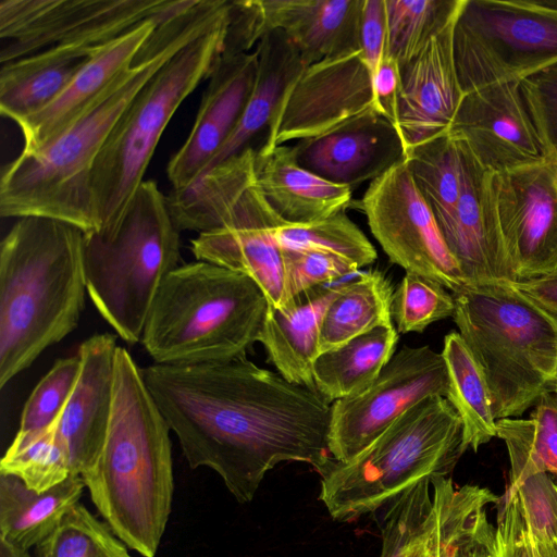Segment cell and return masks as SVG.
Returning a JSON list of instances; mask_svg holds the SVG:
<instances>
[{
    "label": "cell",
    "mask_w": 557,
    "mask_h": 557,
    "mask_svg": "<svg viewBox=\"0 0 557 557\" xmlns=\"http://www.w3.org/2000/svg\"><path fill=\"white\" fill-rule=\"evenodd\" d=\"M431 479L411 486L386 505L380 557H413L431 531Z\"/></svg>",
    "instance_id": "obj_37"
},
{
    "label": "cell",
    "mask_w": 557,
    "mask_h": 557,
    "mask_svg": "<svg viewBox=\"0 0 557 557\" xmlns=\"http://www.w3.org/2000/svg\"><path fill=\"white\" fill-rule=\"evenodd\" d=\"M442 356L448 374L446 399L461 419L466 449L478 451L496 437V419L486 379L457 331L445 336Z\"/></svg>",
    "instance_id": "obj_32"
},
{
    "label": "cell",
    "mask_w": 557,
    "mask_h": 557,
    "mask_svg": "<svg viewBox=\"0 0 557 557\" xmlns=\"http://www.w3.org/2000/svg\"><path fill=\"white\" fill-rule=\"evenodd\" d=\"M393 293L391 282L379 270L363 272L357 278L339 285L322 320L320 354L337 348L375 327L393 325Z\"/></svg>",
    "instance_id": "obj_31"
},
{
    "label": "cell",
    "mask_w": 557,
    "mask_h": 557,
    "mask_svg": "<svg viewBox=\"0 0 557 557\" xmlns=\"http://www.w3.org/2000/svg\"><path fill=\"white\" fill-rule=\"evenodd\" d=\"M453 319L486 379L494 418H519L557 373V318L511 281L454 293Z\"/></svg>",
    "instance_id": "obj_6"
},
{
    "label": "cell",
    "mask_w": 557,
    "mask_h": 557,
    "mask_svg": "<svg viewBox=\"0 0 557 557\" xmlns=\"http://www.w3.org/2000/svg\"><path fill=\"white\" fill-rule=\"evenodd\" d=\"M57 421L40 432H17L0 461V472L20 478L39 493L71 475L65 449L57 434Z\"/></svg>",
    "instance_id": "obj_36"
},
{
    "label": "cell",
    "mask_w": 557,
    "mask_h": 557,
    "mask_svg": "<svg viewBox=\"0 0 557 557\" xmlns=\"http://www.w3.org/2000/svg\"><path fill=\"white\" fill-rule=\"evenodd\" d=\"M36 557H46L45 554L42 553V550L40 548H38V547H37Z\"/></svg>",
    "instance_id": "obj_50"
},
{
    "label": "cell",
    "mask_w": 557,
    "mask_h": 557,
    "mask_svg": "<svg viewBox=\"0 0 557 557\" xmlns=\"http://www.w3.org/2000/svg\"><path fill=\"white\" fill-rule=\"evenodd\" d=\"M388 54L400 69L457 16L462 0H385Z\"/></svg>",
    "instance_id": "obj_34"
},
{
    "label": "cell",
    "mask_w": 557,
    "mask_h": 557,
    "mask_svg": "<svg viewBox=\"0 0 557 557\" xmlns=\"http://www.w3.org/2000/svg\"><path fill=\"white\" fill-rule=\"evenodd\" d=\"M264 35L281 29L308 66L360 51L363 0H261Z\"/></svg>",
    "instance_id": "obj_23"
},
{
    "label": "cell",
    "mask_w": 557,
    "mask_h": 557,
    "mask_svg": "<svg viewBox=\"0 0 557 557\" xmlns=\"http://www.w3.org/2000/svg\"><path fill=\"white\" fill-rule=\"evenodd\" d=\"M398 332L379 326L318 356L313 364L317 392L330 404L364 392L395 354Z\"/></svg>",
    "instance_id": "obj_30"
},
{
    "label": "cell",
    "mask_w": 557,
    "mask_h": 557,
    "mask_svg": "<svg viewBox=\"0 0 557 557\" xmlns=\"http://www.w3.org/2000/svg\"><path fill=\"white\" fill-rule=\"evenodd\" d=\"M227 24L228 16L177 51L117 120L91 172L97 233L111 234L119 226L171 117L209 77L223 50Z\"/></svg>",
    "instance_id": "obj_9"
},
{
    "label": "cell",
    "mask_w": 557,
    "mask_h": 557,
    "mask_svg": "<svg viewBox=\"0 0 557 557\" xmlns=\"http://www.w3.org/2000/svg\"><path fill=\"white\" fill-rule=\"evenodd\" d=\"M141 374L189 468L215 471L239 504L253 499L280 462H306L321 473L333 459L330 403L246 355L211 363H153Z\"/></svg>",
    "instance_id": "obj_1"
},
{
    "label": "cell",
    "mask_w": 557,
    "mask_h": 557,
    "mask_svg": "<svg viewBox=\"0 0 557 557\" xmlns=\"http://www.w3.org/2000/svg\"><path fill=\"white\" fill-rule=\"evenodd\" d=\"M257 69L256 50L239 53L222 50L208 77L194 126L168 163L172 189H185L206 173L244 112Z\"/></svg>",
    "instance_id": "obj_17"
},
{
    "label": "cell",
    "mask_w": 557,
    "mask_h": 557,
    "mask_svg": "<svg viewBox=\"0 0 557 557\" xmlns=\"http://www.w3.org/2000/svg\"><path fill=\"white\" fill-rule=\"evenodd\" d=\"M554 384H557V373H556L555 381L553 382V384H552V385H554Z\"/></svg>",
    "instance_id": "obj_52"
},
{
    "label": "cell",
    "mask_w": 557,
    "mask_h": 557,
    "mask_svg": "<svg viewBox=\"0 0 557 557\" xmlns=\"http://www.w3.org/2000/svg\"><path fill=\"white\" fill-rule=\"evenodd\" d=\"M455 20L401 69L397 126L406 148L448 132L465 95L454 60Z\"/></svg>",
    "instance_id": "obj_21"
},
{
    "label": "cell",
    "mask_w": 557,
    "mask_h": 557,
    "mask_svg": "<svg viewBox=\"0 0 557 557\" xmlns=\"http://www.w3.org/2000/svg\"><path fill=\"white\" fill-rule=\"evenodd\" d=\"M552 389L557 391V384L553 385Z\"/></svg>",
    "instance_id": "obj_51"
},
{
    "label": "cell",
    "mask_w": 557,
    "mask_h": 557,
    "mask_svg": "<svg viewBox=\"0 0 557 557\" xmlns=\"http://www.w3.org/2000/svg\"><path fill=\"white\" fill-rule=\"evenodd\" d=\"M466 450L455 408L445 397H429L350 460L333 458L320 473L319 498L333 520L354 521L422 480L447 476Z\"/></svg>",
    "instance_id": "obj_7"
},
{
    "label": "cell",
    "mask_w": 557,
    "mask_h": 557,
    "mask_svg": "<svg viewBox=\"0 0 557 557\" xmlns=\"http://www.w3.org/2000/svg\"><path fill=\"white\" fill-rule=\"evenodd\" d=\"M275 239L281 249L329 252L354 262L359 269L377 258L374 246L345 210L309 223H284L276 228Z\"/></svg>",
    "instance_id": "obj_35"
},
{
    "label": "cell",
    "mask_w": 557,
    "mask_h": 557,
    "mask_svg": "<svg viewBox=\"0 0 557 557\" xmlns=\"http://www.w3.org/2000/svg\"><path fill=\"white\" fill-rule=\"evenodd\" d=\"M338 290L339 285L317 287L286 311L269 305L258 342L263 345L268 360L288 382L315 389L313 364L320 355L322 320Z\"/></svg>",
    "instance_id": "obj_26"
},
{
    "label": "cell",
    "mask_w": 557,
    "mask_h": 557,
    "mask_svg": "<svg viewBox=\"0 0 557 557\" xmlns=\"http://www.w3.org/2000/svg\"><path fill=\"white\" fill-rule=\"evenodd\" d=\"M454 295L442 284L406 272L392 296L391 314L398 333H422L433 322L454 315Z\"/></svg>",
    "instance_id": "obj_39"
},
{
    "label": "cell",
    "mask_w": 557,
    "mask_h": 557,
    "mask_svg": "<svg viewBox=\"0 0 557 557\" xmlns=\"http://www.w3.org/2000/svg\"><path fill=\"white\" fill-rule=\"evenodd\" d=\"M457 139L461 150V190L441 233L468 284L513 282L499 227L494 173L479 162L463 140Z\"/></svg>",
    "instance_id": "obj_18"
},
{
    "label": "cell",
    "mask_w": 557,
    "mask_h": 557,
    "mask_svg": "<svg viewBox=\"0 0 557 557\" xmlns=\"http://www.w3.org/2000/svg\"><path fill=\"white\" fill-rule=\"evenodd\" d=\"M428 540H429V536H428ZM428 540L423 544V546L416 553V555L413 557H431V552L429 548Z\"/></svg>",
    "instance_id": "obj_49"
},
{
    "label": "cell",
    "mask_w": 557,
    "mask_h": 557,
    "mask_svg": "<svg viewBox=\"0 0 557 557\" xmlns=\"http://www.w3.org/2000/svg\"><path fill=\"white\" fill-rule=\"evenodd\" d=\"M292 150L301 168L350 188L372 182L406 157L398 127L377 111L322 135L298 140Z\"/></svg>",
    "instance_id": "obj_19"
},
{
    "label": "cell",
    "mask_w": 557,
    "mask_h": 557,
    "mask_svg": "<svg viewBox=\"0 0 557 557\" xmlns=\"http://www.w3.org/2000/svg\"><path fill=\"white\" fill-rule=\"evenodd\" d=\"M513 284L536 305L557 318V271Z\"/></svg>",
    "instance_id": "obj_46"
},
{
    "label": "cell",
    "mask_w": 557,
    "mask_h": 557,
    "mask_svg": "<svg viewBox=\"0 0 557 557\" xmlns=\"http://www.w3.org/2000/svg\"><path fill=\"white\" fill-rule=\"evenodd\" d=\"M371 111L380 112L360 51L321 60L286 87L258 151L322 135Z\"/></svg>",
    "instance_id": "obj_14"
},
{
    "label": "cell",
    "mask_w": 557,
    "mask_h": 557,
    "mask_svg": "<svg viewBox=\"0 0 557 557\" xmlns=\"http://www.w3.org/2000/svg\"><path fill=\"white\" fill-rule=\"evenodd\" d=\"M0 557H32L27 549L0 539Z\"/></svg>",
    "instance_id": "obj_48"
},
{
    "label": "cell",
    "mask_w": 557,
    "mask_h": 557,
    "mask_svg": "<svg viewBox=\"0 0 557 557\" xmlns=\"http://www.w3.org/2000/svg\"><path fill=\"white\" fill-rule=\"evenodd\" d=\"M555 161H556V173H557V160H555Z\"/></svg>",
    "instance_id": "obj_53"
},
{
    "label": "cell",
    "mask_w": 557,
    "mask_h": 557,
    "mask_svg": "<svg viewBox=\"0 0 557 557\" xmlns=\"http://www.w3.org/2000/svg\"><path fill=\"white\" fill-rule=\"evenodd\" d=\"M84 232L23 216L0 245V387L73 332L85 305Z\"/></svg>",
    "instance_id": "obj_4"
},
{
    "label": "cell",
    "mask_w": 557,
    "mask_h": 557,
    "mask_svg": "<svg viewBox=\"0 0 557 557\" xmlns=\"http://www.w3.org/2000/svg\"><path fill=\"white\" fill-rule=\"evenodd\" d=\"M163 18L145 21L96 47L86 64L57 99L16 123L23 135L22 153L41 151L78 121L113 81L133 64L143 44Z\"/></svg>",
    "instance_id": "obj_22"
},
{
    "label": "cell",
    "mask_w": 557,
    "mask_h": 557,
    "mask_svg": "<svg viewBox=\"0 0 557 557\" xmlns=\"http://www.w3.org/2000/svg\"><path fill=\"white\" fill-rule=\"evenodd\" d=\"M448 133L463 140L494 174L553 160L531 119L520 82L465 94Z\"/></svg>",
    "instance_id": "obj_16"
},
{
    "label": "cell",
    "mask_w": 557,
    "mask_h": 557,
    "mask_svg": "<svg viewBox=\"0 0 557 557\" xmlns=\"http://www.w3.org/2000/svg\"><path fill=\"white\" fill-rule=\"evenodd\" d=\"M46 557H132L107 523L83 504L74 505L40 545Z\"/></svg>",
    "instance_id": "obj_38"
},
{
    "label": "cell",
    "mask_w": 557,
    "mask_h": 557,
    "mask_svg": "<svg viewBox=\"0 0 557 557\" xmlns=\"http://www.w3.org/2000/svg\"><path fill=\"white\" fill-rule=\"evenodd\" d=\"M180 232L166 196L148 180L111 234L84 233L87 293L101 317L129 344L141 341L159 289L178 267Z\"/></svg>",
    "instance_id": "obj_8"
},
{
    "label": "cell",
    "mask_w": 557,
    "mask_h": 557,
    "mask_svg": "<svg viewBox=\"0 0 557 557\" xmlns=\"http://www.w3.org/2000/svg\"><path fill=\"white\" fill-rule=\"evenodd\" d=\"M81 372V359H59L38 382L26 400L18 433H34L51 426L64 409Z\"/></svg>",
    "instance_id": "obj_40"
},
{
    "label": "cell",
    "mask_w": 557,
    "mask_h": 557,
    "mask_svg": "<svg viewBox=\"0 0 557 557\" xmlns=\"http://www.w3.org/2000/svg\"><path fill=\"white\" fill-rule=\"evenodd\" d=\"M170 431L141 369L119 346L107 437L96 463L82 478L106 523L143 557L156 556L171 513Z\"/></svg>",
    "instance_id": "obj_3"
},
{
    "label": "cell",
    "mask_w": 557,
    "mask_h": 557,
    "mask_svg": "<svg viewBox=\"0 0 557 557\" xmlns=\"http://www.w3.org/2000/svg\"><path fill=\"white\" fill-rule=\"evenodd\" d=\"M372 84L380 112L397 126L401 69L393 57L388 54L382 60L372 74Z\"/></svg>",
    "instance_id": "obj_45"
},
{
    "label": "cell",
    "mask_w": 557,
    "mask_h": 557,
    "mask_svg": "<svg viewBox=\"0 0 557 557\" xmlns=\"http://www.w3.org/2000/svg\"><path fill=\"white\" fill-rule=\"evenodd\" d=\"M360 53L373 74L388 55V26L385 0H363L360 22Z\"/></svg>",
    "instance_id": "obj_44"
},
{
    "label": "cell",
    "mask_w": 557,
    "mask_h": 557,
    "mask_svg": "<svg viewBox=\"0 0 557 557\" xmlns=\"http://www.w3.org/2000/svg\"><path fill=\"white\" fill-rule=\"evenodd\" d=\"M528 522L534 557H557V541L547 527L529 518Z\"/></svg>",
    "instance_id": "obj_47"
},
{
    "label": "cell",
    "mask_w": 557,
    "mask_h": 557,
    "mask_svg": "<svg viewBox=\"0 0 557 557\" xmlns=\"http://www.w3.org/2000/svg\"><path fill=\"white\" fill-rule=\"evenodd\" d=\"M494 189L513 282L556 272V161L494 174Z\"/></svg>",
    "instance_id": "obj_15"
},
{
    "label": "cell",
    "mask_w": 557,
    "mask_h": 557,
    "mask_svg": "<svg viewBox=\"0 0 557 557\" xmlns=\"http://www.w3.org/2000/svg\"><path fill=\"white\" fill-rule=\"evenodd\" d=\"M448 394L442 352L430 346L398 350L361 394L331 405L329 449L348 461L370 445L397 418L420 401Z\"/></svg>",
    "instance_id": "obj_13"
},
{
    "label": "cell",
    "mask_w": 557,
    "mask_h": 557,
    "mask_svg": "<svg viewBox=\"0 0 557 557\" xmlns=\"http://www.w3.org/2000/svg\"><path fill=\"white\" fill-rule=\"evenodd\" d=\"M84 487L83 478L71 474L39 493L20 478L0 472V539L27 550L37 547L78 503Z\"/></svg>",
    "instance_id": "obj_29"
},
{
    "label": "cell",
    "mask_w": 557,
    "mask_h": 557,
    "mask_svg": "<svg viewBox=\"0 0 557 557\" xmlns=\"http://www.w3.org/2000/svg\"><path fill=\"white\" fill-rule=\"evenodd\" d=\"M496 557H534L525 510L510 485L497 516Z\"/></svg>",
    "instance_id": "obj_43"
},
{
    "label": "cell",
    "mask_w": 557,
    "mask_h": 557,
    "mask_svg": "<svg viewBox=\"0 0 557 557\" xmlns=\"http://www.w3.org/2000/svg\"><path fill=\"white\" fill-rule=\"evenodd\" d=\"M226 17L222 3L186 0L159 22L133 64L120 74L65 133L37 153H20L0 180L3 218L45 216L98 232L91 172L112 128L128 104L183 47Z\"/></svg>",
    "instance_id": "obj_2"
},
{
    "label": "cell",
    "mask_w": 557,
    "mask_h": 557,
    "mask_svg": "<svg viewBox=\"0 0 557 557\" xmlns=\"http://www.w3.org/2000/svg\"><path fill=\"white\" fill-rule=\"evenodd\" d=\"M169 0H1L2 64L55 45L97 47L148 20H161Z\"/></svg>",
    "instance_id": "obj_11"
},
{
    "label": "cell",
    "mask_w": 557,
    "mask_h": 557,
    "mask_svg": "<svg viewBox=\"0 0 557 557\" xmlns=\"http://www.w3.org/2000/svg\"><path fill=\"white\" fill-rule=\"evenodd\" d=\"M268 307L251 277L196 260L178 265L163 282L141 343L158 364L232 360L258 342Z\"/></svg>",
    "instance_id": "obj_5"
},
{
    "label": "cell",
    "mask_w": 557,
    "mask_h": 557,
    "mask_svg": "<svg viewBox=\"0 0 557 557\" xmlns=\"http://www.w3.org/2000/svg\"><path fill=\"white\" fill-rule=\"evenodd\" d=\"M496 437L507 447L511 485L539 473L557 475V391L546 389L529 419L497 420Z\"/></svg>",
    "instance_id": "obj_33"
},
{
    "label": "cell",
    "mask_w": 557,
    "mask_h": 557,
    "mask_svg": "<svg viewBox=\"0 0 557 557\" xmlns=\"http://www.w3.org/2000/svg\"><path fill=\"white\" fill-rule=\"evenodd\" d=\"M117 347L114 335L102 333L78 348L81 372L57 421L71 474L82 476L90 470L103 447L112 414Z\"/></svg>",
    "instance_id": "obj_20"
},
{
    "label": "cell",
    "mask_w": 557,
    "mask_h": 557,
    "mask_svg": "<svg viewBox=\"0 0 557 557\" xmlns=\"http://www.w3.org/2000/svg\"><path fill=\"white\" fill-rule=\"evenodd\" d=\"M256 51L258 69L250 97L234 131L206 173L249 147V141L269 126L286 87L307 66L297 48L281 29L265 34Z\"/></svg>",
    "instance_id": "obj_28"
},
{
    "label": "cell",
    "mask_w": 557,
    "mask_h": 557,
    "mask_svg": "<svg viewBox=\"0 0 557 557\" xmlns=\"http://www.w3.org/2000/svg\"><path fill=\"white\" fill-rule=\"evenodd\" d=\"M361 203L371 233L392 263L453 294L468 285L406 160L370 182Z\"/></svg>",
    "instance_id": "obj_12"
},
{
    "label": "cell",
    "mask_w": 557,
    "mask_h": 557,
    "mask_svg": "<svg viewBox=\"0 0 557 557\" xmlns=\"http://www.w3.org/2000/svg\"><path fill=\"white\" fill-rule=\"evenodd\" d=\"M256 185L271 209L289 224L309 223L345 210L352 188L337 185L301 168L292 146L256 150Z\"/></svg>",
    "instance_id": "obj_25"
},
{
    "label": "cell",
    "mask_w": 557,
    "mask_h": 557,
    "mask_svg": "<svg viewBox=\"0 0 557 557\" xmlns=\"http://www.w3.org/2000/svg\"><path fill=\"white\" fill-rule=\"evenodd\" d=\"M95 49L55 45L2 64L1 114L17 123L45 109L67 87Z\"/></svg>",
    "instance_id": "obj_27"
},
{
    "label": "cell",
    "mask_w": 557,
    "mask_h": 557,
    "mask_svg": "<svg viewBox=\"0 0 557 557\" xmlns=\"http://www.w3.org/2000/svg\"><path fill=\"white\" fill-rule=\"evenodd\" d=\"M520 86L547 153L557 160V63L524 78Z\"/></svg>",
    "instance_id": "obj_42"
},
{
    "label": "cell",
    "mask_w": 557,
    "mask_h": 557,
    "mask_svg": "<svg viewBox=\"0 0 557 557\" xmlns=\"http://www.w3.org/2000/svg\"><path fill=\"white\" fill-rule=\"evenodd\" d=\"M431 557H496V528L486 507L499 498L487 487H456L448 476H433Z\"/></svg>",
    "instance_id": "obj_24"
},
{
    "label": "cell",
    "mask_w": 557,
    "mask_h": 557,
    "mask_svg": "<svg viewBox=\"0 0 557 557\" xmlns=\"http://www.w3.org/2000/svg\"><path fill=\"white\" fill-rule=\"evenodd\" d=\"M463 94L557 63V8L546 0H462L453 30Z\"/></svg>",
    "instance_id": "obj_10"
},
{
    "label": "cell",
    "mask_w": 557,
    "mask_h": 557,
    "mask_svg": "<svg viewBox=\"0 0 557 557\" xmlns=\"http://www.w3.org/2000/svg\"><path fill=\"white\" fill-rule=\"evenodd\" d=\"M282 257L288 309L307 292L359 270L347 259L317 250L282 249Z\"/></svg>",
    "instance_id": "obj_41"
}]
</instances>
